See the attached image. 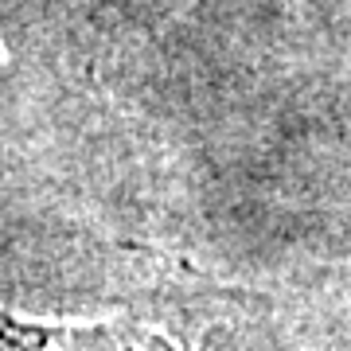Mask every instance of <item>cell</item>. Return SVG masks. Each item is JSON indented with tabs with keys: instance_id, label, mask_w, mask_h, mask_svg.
<instances>
[{
	"instance_id": "6da1fadb",
	"label": "cell",
	"mask_w": 351,
	"mask_h": 351,
	"mask_svg": "<svg viewBox=\"0 0 351 351\" xmlns=\"http://www.w3.org/2000/svg\"><path fill=\"white\" fill-rule=\"evenodd\" d=\"M4 351H265L226 313L129 304L101 316H27L4 308Z\"/></svg>"
}]
</instances>
